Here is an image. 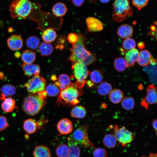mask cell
Listing matches in <instances>:
<instances>
[{
  "mask_svg": "<svg viewBox=\"0 0 157 157\" xmlns=\"http://www.w3.org/2000/svg\"><path fill=\"white\" fill-rule=\"evenodd\" d=\"M1 99L4 100L1 106L4 112L10 113L17 108L15 99L10 97L3 98Z\"/></svg>",
  "mask_w": 157,
  "mask_h": 157,
  "instance_id": "cell-19",
  "label": "cell"
},
{
  "mask_svg": "<svg viewBox=\"0 0 157 157\" xmlns=\"http://www.w3.org/2000/svg\"><path fill=\"white\" fill-rule=\"evenodd\" d=\"M133 29L132 26L127 24L121 25L118 28L117 33L121 38L126 39L130 38L132 35Z\"/></svg>",
  "mask_w": 157,
  "mask_h": 157,
  "instance_id": "cell-17",
  "label": "cell"
},
{
  "mask_svg": "<svg viewBox=\"0 0 157 157\" xmlns=\"http://www.w3.org/2000/svg\"><path fill=\"white\" fill-rule=\"evenodd\" d=\"M99 1L103 3H108L110 0H99Z\"/></svg>",
  "mask_w": 157,
  "mask_h": 157,
  "instance_id": "cell-49",
  "label": "cell"
},
{
  "mask_svg": "<svg viewBox=\"0 0 157 157\" xmlns=\"http://www.w3.org/2000/svg\"><path fill=\"white\" fill-rule=\"evenodd\" d=\"M33 9V4L30 0H13L9 7L11 16L19 19L27 18Z\"/></svg>",
  "mask_w": 157,
  "mask_h": 157,
  "instance_id": "cell-1",
  "label": "cell"
},
{
  "mask_svg": "<svg viewBox=\"0 0 157 157\" xmlns=\"http://www.w3.org/2000/svg\"><path fill=\"white\" fill-rule=\"evenodd\" d=\"M9 126L6 117L0 115V131H3Z\"/></svg>",
  "mask_w": 157,
  "mask_h": 157,
  "instance_id": "cell-42",
  "label": "cell"
},
{
  "mask_svg": "<svg viewBox=\"0 0 157 157\" xmlns=\"http://www.w3.org/2000/svg\"><path fill=\"white\" fill-rule=\"evenodd\" d=\"M67 10V8L64 3L59 2L55 4L52 8V12L53 14L57 17L64 16Z\"/></svg>",
  "mask_w": 157,
  "mask_h": 157,
  "instance_id": "cell-21",
  "label": "cell"
},
{
  "mask_svg": "<svg viewBox=\"0 0 157 157\" xmlns=\"http://www.w3.org/2000/svg\"><path fill=\"white\" fill-rule=\"evenodd\" d=\"M57 156L58 157H67L69 152V147L65 144H60L56 150Z\"/></svg>",
  "mask_w": 157,
  "mask_h": 157,
  "instance_id": "cell-34",
  "label": "cell"
},
{
  "mask_svg": "<svg viewBox=\"0 0 157 157\" xmlns=\"http://www.w3.org/2000/svg\"><path fill=\"white\" fill-rule=\"evenodd\" d=\"M40 43L39 38L34 36H31L28 37L26 41V44L27 47L33 50H36L39 47Z\"/></svg>",
  "mask_w": 157,
  "mask_h": 157,
  "instance_id": "cell-32",
  "label": "cell"
},
{
  "mask_svg": "<svg viewBox=\"0 0 157 157\" xmlns=\"http://www.w3.org/2000/svg\"><path fill=\"white\" fill-rule=\"evenodd\" d=\"M16 87L10 84H6L3 85L0 89L1 96L5 98L14 95L16 92Z\"/></svg>",
  "mask_w": 157,
  "mask_h": 157,
  "instance_id": "cell-27",
  "label": "cell"
},
{
  "mask_svg": "<svg viewBox=\"0 0 157 157\" xmlns=\"http://www.w3.org/2000/svg\"><path fill=\"white\" fill-rule=\"evenodd\" d=\"M44 99L37 94H32L25 98L22 108L28 115H34L39 112L44 106Z\"/></svg>",
  "mask_w": 157,
  "mask_h": 157,
  "instance_id": "cell-4",
  "label": "cell"
},
{
  "mask_svg": "<svg viewBox=\"0 0 157 157\" xmlns=\"http://www.w3.org/2000/svg\"><path fill=\"white\" fill-rule=\"evenodd\" d=\"M131 0H114L113 17L115 21L120 22L132 16L133 11L131 6Z\"/></svg>",
  "mask_w": 157,
  "mask_h": 157,
  "instance_id": "cell-2",
  "label": "cell"
},
{
  "mask_svg": "<svg viewBox=\"0 0 157 157\" xmlns=\"http://www.w3.org/2000/svg\"><path fill=\"white\" fill-rule=\"evenodd\" d=\"M156 87L153 84L149 85L147 88V94L141 102V104L146 108L149 105L157 103Z\"/></svg>",
  "mask_w": 157,
  "mask_h": 157,
  "instance_id": "cell-10",
  "label": "cell"
},
{
  "mask_svg": "<svg viewBox=\"0 0 157 157\" xmlns=\"http://www.w3.org/2000/svg\"><path fill=\"white\" fill-rule=\"evenodd\" d=\"M67 39L69 43L74 44L76 43L78 40V34L74 33H71L68 35Z\"/></svg>",
  "mask_w": 157,
  "mask_h": 157,
  "instance_id": "cell-43",
  "label": "cell"
},
{
  "mask_svg": "<svg viewBox=\"0 0 157 157\" xmlns=\"http://www.w3.org/2000/svg\"><path fill=\"white\" fill-rule=\"evenodd\" d=\"M113 129L116 140L122 146H125L133 141V133L125 126L119 128L117 125H115Z\"/></svg>",
  "mask_w": 157,
  "mask_h": 157,
  "instance_id": "cell-9",
  "label": "cell"
},
{
  "mask_svg": "<svg viewBox=\"0 0 157 157\" xmlns=\"http://www.w3.org/2000/svg\"><path fill=\"white\" fill-rule=\"evenodd\" d=\"M14 55L16 58H19L20 57V54L19 52H16L15 53Z\"/></svg>",
  "mask_w": 157,
  "mask_h": 157,
  "instance_id": "cell-47",
  "label": "cell"
},
{
  "mask_svg": "<svg viewBox=\"0 0 157 157\" xmlns=\"http://www.w3.org/2000/svg\"><path fill=\"white\" fill-rule=\"evenodd\" d=\"M39 52L43 56L50 55L53 51V47L50 43L46 42L41 43L39 46Z\"/></svg>",
  "mask_w": 157,
  "mask_h": 157,
  "instance_id": "cell-28",
  "label": "cell"
},
{
  "mask_svg": "<svg viewBox=\"0 0 157 157\" xmlns=\"http://www.w3.org/2000/svg\"><path fill=\"white\" fill-rule=\"evenodd\" d=\"M124 94L120 89L112 90L109 94V98L113 104H117L120 102L124 98Z\"/></svg>",
  "mask_w": 157,
  "mask_h": 157,
  "instance_id": "cell-24",
  "label": "cell"
},
{
  "mask_svg": "<svg viewBox=\"0 0 157 157\" xmlns=\"http://www.w3.org/2000/svg\"><path fill=\"white\" fill-rule=\"evenodd\" d=\"M150 63H151L152 64L154 65L156 63V61L154 59H151L150 61Z\"/></svg>",
  "mask_w": 157,
  "mask_h": 157,
  "instance_id": "cell-48",
  "label": "cell"
},
{
  "mask_svg": "<svg viewBox=\"0 0 157 157\" xmlns=\"http://www.w3.org/2000/svg\"><path fill=\"white\" fill-rule=\"evenodd\" d=\"M77 34L78 40L72 45V48L70 49L71 54L69 59L73 63L79 61L83 62L87 56L91 53L85 47L84 44L85 38L84 35L81 33Z\"/></svg>",
  "mask_w": 157,
  "mask_h": 157,
  "instance_id": "cell-5",
  "label": "cell"
},
{
  "mask_svg": "<svg viewBox=\"0 0 157 157\" xmlns=\"http://www.w3.org/2000/svg\"><path fill=\"white\" fill-rule=\"evenodd\" d=\"M88 125H84L77 129L68 138V144L80 145L85 147L95 148L88 137Z\"/></svg>",
  "mask_w": 157,
  "mask_h": 157,
  "instance_id": "cell-3",
  "label": "cell"
},
{
  "mask_svg": "<svg viewBox=\"0 0 157 157\" xmlns=\"http://www.w3.org/2000/svg\"><path fill=\"white\" fill-rule=\"evenodd\" d=\"M9 48L13 51L20 49L23 45V40L21 36L13 35L9 38L7 41Z\"/></svg>",
  "mask_w": 157,
  "mask_h": 157,
  "instance_id": "cell-13",
  "label": "cell"
},
{
  "mask_svg": "<svg viewBox=\"0 0 157 157\" xmlns=\"http://www.w3.org/2000/svg\"><path fill=\"white\" fill-rule=\"evenodd\" d=\"M69 152L67 157H79L80 149L77 145L68 144Z\"/></svg>",
  "mask_w": 157,
  "mask_h": 157,
  "instance_id": "cell-38",
  "label": "cell"
},
{
  "mask_svg": "<svg viewBox=\"0 0 157 157\" xmlns=\"http://www.w3.org/2000/svg\"><path fill=\"white\" fill-rule=\"evenodd\" d=\"M136 46L135 40L131 38L125 39L122 42V46L123 48L127 51L135 48Z\"/></svg>",
  "mask_w": 157,
  "mask_h": 157,
  "instance_id": "cell-37",
  "label": "cell"
},
{
  "mask_svg": "<svg viewBox=\"0 0 157 157\" xmlns=\"http://www.w3.org/2000/svg\"><path fill=\"white\" fill-rule=\"evenodd\" d=\"M103 142L104 144L107 147L111 148L115 146L117 143V140L114 135L108 134H106L104 136Z\"/></svg>",
  "mask_w": 157,
  "mask_h": 157,
  "instance_id": "cell-35",
  "label": "cell"
},
{
  "mask_svg": "<svg viewBox=\"0 0 157 157\" xmlns=\"http://www.w3.org/2000/svg\"></svg>",
  "mask_w": 157,
  "mask_h": 157,
  "instance_id": "cell-52",
  "label": "cell"
},
{
  "mask_svg": "<svg viewBox=\"0 0 157 157\" xmlns=\"http://www.w3.org/2000/svg\"><path fill=\"white\" fill-rule=\"evenodd\" d=\"M57 36L56 32L50 28L45 29L42 35V40L45 42L47 43L53 42L55 40Z\"/></svg>",
  "mask_w": 157,
  "mask_h": 157,
  "instance_id": "cell-25",
  "label": "cell"
},
{
  "mask_svg": "<svg viewBox=\"0 0 157 157\" xmlns=\"http://www.w3.org/2000/svg\"><path fill=\"white\" fill-rule=\"evenodd\" d=\"M152 57V55L149 51L147 50H142L139 52L137 62L140 66H145L149 65Z\"/></svg>",
  "mask_w": 157,
  "mask_h": 157,
  "instance_id": "cell-16",
  "label": "cell"
},
{
  "mask_svg": "<svg viewBox=\"0 0 157 157\" xmlns=\"http://www.w3.org/2000/svg\"><path fill=\"white\" fill-rule=\"evenodd\" d=\"M38 127L37 122L32 119H28L23 123V127L24 131L29 134L34 133Z\"/></svg>",
  "mask_w": 157,
  "mask_h": 157,
  "instance_id": "cell-22",
  "label": "cell"
},
{
  "mask_svg": "<svg viewBox=\"0 0 157 157\" xmlns=\"http://www.w3.org/2000/svg\"><path fill=\"white\" fill-rule=\"evenodd\" d=\"M73 4L76 7L81 6L84 3L85 0H71Z\"/></svg>",
  "mask_w": 157,
  "mask_h": 157,
  "instance_id": "cell-44",
  "label": "cell"
},
{
  "mask_svg": "<svg viewBox=\"0 0 157 157\" xmlns=\"http://www.w3.org/2000/svg\"><path fill=\"white\" fill-rule=\"evenodd\" d=\"M139 54L138 50L135 48L127 51L125 55V59L126 62L127 67L133 66L137 62Z\"/></svg>",
  "mask_w": 157,
  "mask_h": 157,
  "instance_id": "cell-15",
  "label": "cell"
},
{
  "mask_svg": "<svg viewBox=\"0 0 157 157\" xmlns=\"http://www.w3.org/2000/svg\"><path fill=\"white\" fill-rule=\"evenodd\" d=\"M90 81L94 84H98L101 83L104 78L102 71L99 69H95L89 72Z\"/></svg>",
  "mask_w": 157,
  "mask_h": 157,
  "instance_id": "cell-26",
  "label": "cell"
},
{
  "mask_svg": "<svg viewBox=\"0 0 157 157\" xmlns=\"http://www.w3.org/2000/svg\"><path fill=\"white\" fill-rule=\"evenodd\" d=\"M71 83L70 77L65 74H60L58 78V80L55 83V85L60 89V92L69 86Z\"/></svg>",
  "mask_w": 157,
  "mask_h": 157,
  "instance_id": "cell-20",
  "label": "cell"
},
{
  "mask_svg": "<svg viewBox=\"0 0 157 157\" xmlns=\"http://www.w3.org/2000/svg\"><path fill=\"white\" fill-rule=\"evenodd\" d=\"M46 81L39 74L33 75L24 86L28 92L35 94L45 90Z\"/></svg>",
  "mask_w": 157,
  "mask_h": 157,
  "instance_id": "cell-8",
  "label": "cell"
},
{
  "mask_svg": "<svg viewBox=\"0 0 157 157\" xmlns=\"http://www.w3.org/2000/svg\"><path fill=\"white\" fill-rule=\"evenodd\" d=\"M74 84L72 83L68 87L60 92L58 102L62 99L65 101L75 105L79 102L78 98L80 95L79 91Z\"/></svg>",
  "mask_w": 157,
  "mask_h": 157,
  "instance_id": "cell-7",
  "label": "cell"
},
{
  "mask_svg": "<svg viewBox=\"0 0 157 157\" xmlns=\"http://www.w3.org/2000/svg\"><path fill=\"white\" fill-rule=\"evenodd\" d=\"M96 59V55L94 53H91L87 56L82 62L87 66L94 63Z\"/></svg>",
  "mask_w": 157,
  "mask_h": 157,
  "instance_id": "cell-41",
  "label": "cell"
},
{
  "mask_svg": "<svg viewBox=\"0 0 157 157\" xmlns=\"http://www.w3.org/2000/svg\"><path fill=\"white\" fill-rule=\"evenodd\" d=\"M121 102L122 108L126 110H130L134 108L135 101L133 97L131 96L124 97Z\"/></svg>",
  "mask_w": 157,
  "mask_h": 157,
  "instance_id": "cell-31",
  "label": "cell"
},
{
  "mask_svg": "<svg viewBox=\"0 0 157 157\" xmlns=\"http://www.w3.org/2000/svg\"><path fill=\"white\" fill-rule=\"evenodd\" d=\"M72 68L73 70L72 76L76 80L74 85L78 88L82 87L85 83L89 72L87 66L83 62L79 61L74 63Z\"/></svg>",
  "mask_w": 157,
  "mask_h": 157,
  "instance_id": "cell-6",
  "label": "cell"
},
{
  "mask_svg": "<svg viewBox=\"0 0 157 157\" xmlns=\"http://www.w3.org/2000/svg\"><path fill=\"white\" fill-rule=\"evenodd\" d=\"M45 90L47 95L50 97H55L59 95V88L55 83H50L46 87Z\"/></svg>",
  "mask_w": 157,
  "mask_h": 157,
  "instance_id": "cell-36",
  "label": "cell"
},
{
  "mask_svg": "<svg viewBox=\"0 0 157 157\" xmlns=\"http://www.w3.org/2000/svg\"><path fill=\"white\" fill-rule=\"evenodd\" d=\"M149 1V0H132V4L139 10L146 6Z\"/></svg>",
  "mask_w": 157,
  "mask_h": 157,
  "instance_id": "cell-39",
  "label": "cell"
},
{
  "mask_svg": "<svg viewBox=\"0 0 157 157\" xmlns=\"http://www.w3.org/2000/svg\"><path fill=\"white\" fill-rule=\"evenodd\" d=\"M92 153L94 157H107V151L101 148H95Z\"/></svg>",
  "mask_w": 157,
  "mask_h": 157,
  "instance_id": "cell-40",
  "label": "cell"
},
{
  "mask_svg": "<svg viewBox=\"0 0 157 157\" xmlns=\"http://www.w3.org/2000/svg\"><path fill=\"white\" fill-rule=\"evenodd\" d=\"M21 67L24 74L28 77L39 74L40 71V66L37 64L24 63L21 65Z\"/></svg>",
  "mask_w": 157,
  "mask_h": 157,
  "instance_id": "cell-14",
  "label": "cell"
},
{
  "mask_svg": "<svg viewBox=\"0 0 157 157\" xmlns=\"http://www.w3.org/2000/svg\"><path fill=\"white\" fill-rule=\"evenodd\" d=\"M157 119H153L152 121V125L153 127L155 129L157 133Z\"/></svg>",
  "mask_w": 157,
  "mask_h": 157,
  "instance_id": "cell-45",
  "label": "cell"
},
{
  "mask_svg": "<svg viewBox=\"0 0 157 157\" xmlns=\"http://www.w3.org/2000/svg\"><path fill=\"white\" fill-rule=\"evenodd\" d=\"M142 85L141 84L139 85L138 86V89L141 90L143 88V86L141 87V86Z\"/></svg>",
  "mask_w": 157,
  "mask_h": 157,
  "instance_id": "cell-51",
  "label": "cell"
},
{
  "mask_svg": "<svg viewBox=\"0 0 157 157\" xmlns=\"http://www.w3.org/2000/svg\"><path fill=\"white\" fill-rule=\"evenodd\" d=\"M57 127L59 132L63 135L69 134L73 130L72 122L70 120L66 118L60 120L57 124Z\"/></svg>",
  "mask_w": 157,
  "mask_h": 157,
  "instance_id": "cell-12",
  "label": "cell"
},
{
  "mask_svg": "<svg viewBox=\"0 0 157 157\" xmlns=\"http://www.w3.org/2000/svg\"><path fill=\"white\" fill-rule=\"evenodd\" d=\"M112 90L111 85L106 82H101L98 86L97 91L98 94L101 96L109 94Z\"/></svg>",
  "mask_w": 157,
  "mask_h": 157,
  "instance_id": "cell-29",
  "label": "cell"
},
{
  "mask_svg": "<svg viewBox=\"0 0 157 157\" xmlns=\"http://www.w3.org/2000/svg\"><path fill=\"white\" fill-rule=\"evenodd\" d=\"M21 57L24 63L31 64L35 60L36 54L34 51L31 50H26L22 52Z\"/></svg>",
  "mask_w": 157,
  "mask_h": 157,
  "instance_id": "cell-23",
  "label": "cell"
},
{
  "mask_svg": "<svg viewBox=\"0 0 157 157\" xmlns=\"http://www.w3.org/2000/svg\"><path fill=\"white\" fill-rule=\"evenodd\" d=\"M86 113V110L84 107L81 106H78L72 109L71 112V115L73 117L82 118L85 116Z\"/></svg>",
  "mask_w": 157,
  "mask_h": 157,
  "instance_id": "cell-30",
  "label": "cell"
},
{
  "mask_svg": "<svg viewBox=\"0 0 157 157\" xmlns=\"http://www.w3.org/2000/svg\"><path fill=\"white\" fill-rule=\"evenodd\" d=\"M145 46L144 43L142 42H140L138 43V47L140 49H143L144 47Z\"/></svg>",
  "mask_w": 157,
  "mask_h": 157,
  "instance_id": "cell-46",
  "label": "cell"
},
{
  "mask_svg": "<svg viewBox=\"0 0 157 157\" xmlns=\"http://www.w3.org/2000/svg\"><path fill=\"white\" fill-rule=\"evenodd\" d=\"M88 30L91 32L102 31L104 28L103 23L98 19L92 17H87L85 19Z\"/></svg>",
  "mask_w": 157,
  "mask_h": 157,
  "instance_id": "cell-11",
  "label": "cell"
},
{
  "mask_svg": "<svg viewBox=\"0 0 157 157\" xmlns=\"http://www.w3.org/2000/svg\"><path fill=\"white\" fill-rule=\"evenodd\" d=\"M114 65L115 69L119 72L124 71L127 67V63L125 59L121 57L115 59Z\"/></svg>",
  "mask_w": 157,
  "mask_h": 157,
  "instance_id": "cell-33",
  "label": "cell"
},
{
  "mask_svg": "<svg viewBox=\"0 0 157 157\" xmlns=\"http://www.w3.org/2000/svg\"><path fill=\"white\" fill-rule=\"evenodd\" d=\"M149 157H157L156 154L151 153L150 154Z\"/></svg>",
  "mask_w": 157,
  "mask_h": 157,
  "instance_id": "cell-50",
  "label": "cell"
},
{
  "mask_svg": "<svg viewBox=\"0 0 157 157\" xmlns=\"http://www.w3.org/2000/svg\"><path fill=\"white\" fill-rule=\"evenodd\" d=\"M34 157H51L50 151L47 146L43 145L36 146L33 152Z\"/></svg>",
  "mask_w": 157,
  "mask_h": 157,
  "instance_id": "cell-18",
  "label": "cell"
}]
</instances>
